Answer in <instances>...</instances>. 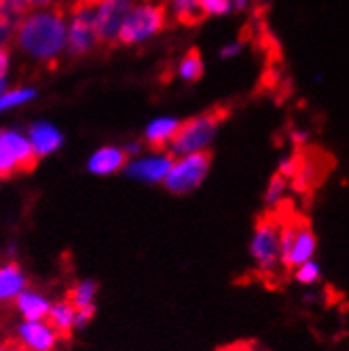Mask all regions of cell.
Returning <instances> with one entry per match:
<instances>
[{"label": "cell", "instance_id": "14", "mask_svg": "<svg viewBox=\"0 0 349 351\" xmlns=\"http://www.w3.org/2000/svg\"><path fill=\"white\" fill-rule=\"evenodd\" d=\"M328 163H322L320 157L311 155V153H296V171L292 176L290 184H294V189L305 191V189H315L324 173H326Z\"/></svg>", "mask_w": 349, "mask_h": 351}, {"label": "cell", "instance_id": "30", "mask_svg": "<svg viewBox=\"0 0 349 351\" xmlns=\"http://www.w3.org/2000/svg\"><path fill=\"white\" fill-rule=\"evenodd\" d=\"M93 305H89V307H85V309H79L77 311V322H74V326H83V324H87L91 317H93Z\"/></svg>", "mask_w": 349, "mask_h": 351}, {"label": "cell", "instance_id": "22", "mask_svg": "<svg viewBox=\"0 0 349 351\" xmlns=\"http://www.w3.org/2000/svg\"><path fill=\"white\" fill-rule=\"evenodd\" d=\"M17 307H19V311L26 315L30 322H38V319H45L47 317V313H49V303L43 298V296H38V294H34V292H21L19 296H17Z\"/></svg>", "mask_w": 349, "mask_h": 351}, {"label": "cell", "instance_id": "1", "mask_svg": "<svg viewBox=\"0 0 349 351\" xmlns=\"http://www.w3.org/2000/svg\"><path fill=\"white\" fill-rule=\"evenodd\" d=\"M13 47L32 64H58L68 56V15L58 7L26 11Z\"/></svg>", "mask_w": 349, "mask_h": 351}, {"label": "cell", "instance_id": "7", "mask_svg": "<svg viewBox=\"0 0 349 351\" xmlns=\"http://www.w3.org/2000/svg\"><path fill=\"white\" fill-rule=\"evenodd\" d=\"M212 167V155L210 153H193V155H182L173 157L171 169L163 186L173 193V195H189L197 191L208 178Z\"/></svg>", "mask_w": 349, "mask_h": 351}, {"label": "cell", "instance_id": "12", "mask_svg": "<svg viewBox=\"0 0 349 351\" xmlns=\"http://www.w3.org/2000/svg\"><path fill=\"white\" fill-rule=\"evenodd\" d=\"M26 134H28V140H30L38 159L58 153V150L62 148V144H64L62 130L51 121H34Z\"/></svg>", "mask_w": 349, "mask_h": 351}, {"label": "cell", "instance_id": "29", "mask_svg": "<svg viewBox=\"0 0 349 351\" xmlns=\"http://www.w3.org/2000/svg\"><path fill=\"white\" fill-rule=\"evenodd\" d=\"M17 3L26 9V11H34V9H47V7H56L58 0H17Z\"/></svg>", "mask_w": 349, "mask_h": 351}, {"label": "cell", "instance_id": "32", "mask_svg": "<svg viewBox=\"0 0 349 351\" xmlns=\"http://www.w3.org/2000/svg\"><path fill=\"white\" fill-rule=\"evenodd\" d=\"M248 7H250V0H233V11H237V13L245 11Z\"/></svg>", "mask_w": 349, "mask_h": 351}, {"label": "cell", "instance_id": "26", "mask_svg": "<svg viewBox=\"0 0 349 351\" xmlns=\"http://www.w3.org/2000/svg\"><path fill=\"white\" fill-rule=\"evenodd\" d=\"M11 72H13L11 49H0V93L11 87Z\"/></svg>", "mask_w": 349, "mask_h": 351}, {"label": "cell", "instance_id": "18", "mask_svg": "<svg viewBox=\"0 0 349 351\" xmlns=\"http://www.w3.org/2000/svg\"><path fill=\"white\" fill-rule=\"evenodd\" d=\"M45 319L49 328L58 335V339H70V330L74 328V322H77V309L68 300H64V303H58L49 309Z\"/></svg>", "mask_w": 349, "mask_h": 351}, {"label": "cell", "instance_id": "17", "mask_svg": "<svg viewBox=\"0 0 349 351\" xmlns=\"http://www.w3.org/2000/svg\"><path fill=\"white\" fill-rule=\"evenodd\" d=\"M36 97H38V89L32 85H11L7 91L0 93V114H9L19 108H26Z\"/></svg>", "mask_w": 349, "mask_h": 351}, {"label": "cell", "instance_id": "25", "mask_svg": "<svg viewBox=\"0 0 349 351\" xmlns=\"http://www.w3.org/2000/svg\"><path fill=\"white\" fill-rule=\"evenodd\" d=\"M204 17H224L233 11V0H199Z\"/></svg>", "mask_w": 349, "mask_h": 351}, {"label": "cell", "instance_id": "31", "mask_svg": "<svg viewBox=\"0 0 349 351\" xmlns=\"http://www.w3.org/2000/svg\"><path fill=\"white\" fill-rule=\"evenodd\" d=\"M218 351H258L252 343H235V345H229V347H222Z\"/></svg>", "mask_w": 349, "mask_h": 351}, {"label": "cell", "instance_id": "5", "mask_svg": "<svg viewBox=\"0 0 349 351\" xmlns=\"http://www.w3.org/2000/svg\"><path fill=\"white\" fill-rule=\"evenodd\" d=\"M68 15V56L85 58L102 45L93 19V0H74Z\"/></svg>", "mask_w": 349, "mask_h": 351}, {"label": "cell", "instance_id": "6", "mask_svg": "<svg viewBox=\"0 0 349 351\" xmlns=\"http://www.w3.org/2000/svg\"><path fill=\"white\" fill-rule=\"evenodd\" d=\"M250 254L256 261L258 269L273 273L282 263V216L278 212L265 214L254 229L250 243Z\"/></svg>", "mask_w": 349, "mask_h": 351}, {"label": "cell", "instance_id": "21", "mask_svg": "<svg viewBox=\"0 0 349 351\" xmlns=\"http://www.w3.org/2000/svg\"><path fill=\"white\" fill-rule=\"evenodd\" d=\"M204 70H206V64H204L202 53H199L197 49H189L176 66V77L182 83H197L204 77Z\"/></svg>", "mask_w": 349, "mask_h": 351}, {"label": "cell", "instance_id": "11", "mask_svg": "<svg viewBox=\"0 0 349 351\" xmlns=\"http://www.w3.org/2000/svg\"><path fill=\"white\" fill-rule=\"evenodd\" d=\"M130 163V155L123 146L106 144L93 150L91 157L87 159V169L95 176H112L119 171H125Z\"/></svg>", "mask_w": 349, "mask_h": 351}, {"label": "cell", "instance_id": "13", "mask_svg": "<svg viewBox=\"0 0 349 351\" xmlns=\"http://www.w3.org/2000/svg\"><path fill=\"white\" fill-rule=\"evenodd\" d=\"M180 119L176 117H169V114H163V117H155L151 123L144 128V144L146 148L151 150H169L173 138H176L178 130H180Z\"/></svg>", "mask_w": 349, "mask_h": 351}, {"label": "cell", "instance_id": "19", "mask_svg": "<svg viewBox=\"0 0 349 351\" xmlns=\"http://www.w3.org/2000/svg\"><path fill=\"white\" fill-rule=\"evenodd\" d=\"M165 9L169 19L180 26H195L204 17L199 0H165Z\"/></svg>", "mask_w": 349, "mask_h": 351}, {"label": "cell", "instance_id": "24", "mask_svg": "<svg viewBox=\"0 0 349 351\" xmlns=\"http://www.w3.org/2000/svg\"><path fill=\"white\" fill-rule=\"evenodd\" d=\"M290 186V178H286V176H282L280 171L273 176V178L269 180V186L265 191V202L273 208H278L284 204L286 199V191Z\"/></svg>", "mask_w": 349, "mask_h": 351}, {"label": "cell", "instance_id": "2", "mask_svg": "<svg viewBox=\"0 0 349 351\" xmlns=\"http://www.w3.org/2000/svg\"><path fill=\"white\" fill-rule=\"evenodd\" d=\"M167 9L157 0H136L130 9L119 34V45L123 47H142L157 38L167 28Z\"/></svg>", "mask_w": 349, "mask_h": 351}, {"label": "cell", "instance_id": "23", "mask_svg": "<svg viewBox=\"0 0 349 351\" xmlns=\"http://www.w3.org/2000/svg\"><path fill=\"white\" fill-rule=\"evenodd\" d=\"M97 292V286L93 282H79V284H74L68 294H66V300L74 307V309H85L89 305H93V296Z\"/></svg>", "mask_w": 349, "mask_h": 351}, {"label": "cell", "instance_id": "20", "mask_svg": "<svg viewBox=\"0 0 349 351\" xmlns=\"http://www.w3.org/2000/svg\"><path fill=\"white\" fill-rule=\"evenodd\" d=\"M26 278L19 271L15 263L0 267V300H9L13 296H19L26 288Z\"/></svg>", "mask_w": 349, "mask_h": 351}, {"label": "cell", "instance_id": "10", "mask_svg": "<svg viewBox=\"0 0 349 351\" xmlns=\"http://www.w3.org/2000/svg\"><path fill=\"white\" fill-rule=\"evenodd\" d=\"M171 163H173V155L169 150L148 148V153H142V155L130 159L125 173L132 180H138L144 184H163L169 169H171Z\"/></svg>", "mask_w": 349, "mask_h": 351}, {"label": "cell", "instance_id": "27", "mask_svg": "<svg viewBox=\"0 0 349 351\" xmlns=\"http://www.w3.org/2000/svg\"><path fill=\"white\" fill-rule=\"evenodd\" d=\"M320 265L315 261H309L305 265H301L298 269H294V280L296 282H301V284H315L320 280Z\"/></svg>", "mask_w": 349, "mask_h": 351}, {"label": "cell", "instance_id": "8", "mask_svg": "<svg viewBox=\"0 0 349 351\" xmlns=\"http://www.w3.org/2000/svg\"><path fill=\"white\" fill-rule=\"evenodd\" d=\"M36 153L26 132L0 130V180L36 167Z\"/></svg>", "mask_w": 349, "mask_h": 351}, {"label": "cell", "instance_id": "28", "mask_svg": "<svg viewBox=\"0 0 349 351\" xmlns=\"http://www.w3.org/2000/svg\"><path fill=\"white\" fill-rule=\"evenodd\" d=\"M241 49H243V45H241L239 40H229V43H224V45L220 47L218 56H220L222 60H233V58H237V56L241 53Z\"/></svg>", "mask_w": 349, "mask_h": 351}, {"label": "cell", "instance_id": "16", "mask_svg": "<svg viewBox=\"0 0 349 351\" xmlns=\"http://www.w3.org/2000/svg\"><path fill=\"white\" fill-rule=\"evenodd\" d=\"M19 335L32 351H51L58 341V335L47 324H38V322L23 324L19 328Z\"/></svg>", "mask_w": 349, "mask_h": 351}, {"label": "cell", "instance_id": "9", "mask_svg": "<svg viewBox=\"0 0 349 351\" xmlns=\"http://www.w3.org/2000/svg\"><path fill=\"white\" fill-rule=\"evenodd\" d=\"M134 3L136 0H93V19L102 45L119 43L123 21Z\"/></svg>", "mask_w": 349, "mask_h": 351}, {"label": "cell", "instance_id": "3", "mask_svg": "<svg viewBox=\"0 0 349 351\" xmlns=\"http://www.w3.org/2000/svg\"><path fill=\"white\" fill-rule=\"evenodd\" d=\"M224 119H227V112L220 108H212V110L199 112L182 121L176 138H173L169 146V153L173 157L193 155V153H210Z\"/></svg>", "mask_w": 349, "mask_h": 351}, {"label": "cell", "instance_id": "15", "mask_svg": "<svg viewBox=\"0 0 349 351\" xmlns=\"http://www.w3.org/2000/svg\"><path fill=\"white\" fill-rule=\"evenodd\" d=\"M23 15L26 9L17 0H0V49H11Z\"/></svg>", "mask_w": 349, "mask_h": 351}, {"label": "cell", "instance_id": "4", "mask_svg": "<svg viewBox=\"0 0 349 351\" xmlns=\"http://www.w3.org/2000/svg\"><path fill=\"white\" fill-rule=\"evenodd\" d=\"M317 239L309 220L298 214L282 216V265L286 269H298L313 261Z\"/></svg>", "mask_w": 349, "mask_h": 351}]
</instances>
